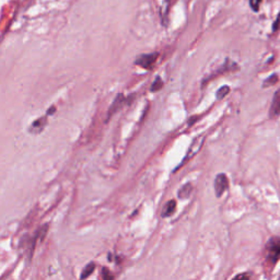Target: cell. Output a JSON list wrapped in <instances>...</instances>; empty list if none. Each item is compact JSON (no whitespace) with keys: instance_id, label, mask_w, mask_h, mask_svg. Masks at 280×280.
<instances>
[{"instance_id":"277c9868","label":"cell","mask_w":280,"mask_h":280,"mask_svg":"<svg viewBox=\"0 0 280 280\" xmlns=\"http://www.w3.org/2000/svg\"><path fill=\"white\" fill-rule=\"evenodd\" d=\"M158 57H159V54H157V53H155V54L141 55L135 60V64L140 66L141 68H145V69H151L155 66Z\"/></svg>"},{"instance_id":"30bf717a","label":"cell","mask_w":280,"mask_h":280,"mask_svg":"<svg viewBox=\"0 0 280 280\" xmlns=\"http://www.w3.org/2000/svg\"><path fill=\"white\" fill-rule=\"evenodd\" d=\"M94 268H96V265H94L93 263L89 264V265L86 268H84V271H83V273L81 275V278L83 279V278H87L88 276H90V275H91L92 272L94 271Z\"/></svg>"},{"instance_id":"8fae6325","label":"cell","mask_w":280,"mask_h":280,"mask_svg":"<svg viewBox=\"0 0 280 280\" xmlns=\"http://www.w3.org/2000/svg\"><path fill=\"white\" fill-rule=\"evenodd\" d=\"M162 87H163V82H162V80H161V78H160V77H157L156 81L153 82L152 87H151V91H152V92L159 91L160 89H162Z\"/></svg>"},{"instance_id":"6da1fadb","label":"cell","mask_w":280,"mask_h":280,"mask_svg":"<svg viewBox=\"0 0 280 280\" xmlns=\"http://www.w3.org/2000/svg\"><path fill=\"white\" fill-rule=\"evenodd\" d=\"M280 261V237H272L265 247V263L267 266H275Z\"/></svg>"},{"instance_id":"9a60e30c","label":"cell","mask_w":280,"mask_h":280,"mask_svg":"<svg viewBox=\"0 0 280 280\" xmlns=\"http://www.w3.org/2000/svg\"><path fill=\"white\" fill-rule=\"evenodd\" d=\"M279 23H280V13H279L278 18H277V21H276V22H275V24H274V30H277V29H278Z\"/></svg>"},{"instance_id":"52a82bcc","label":"cell","mask_w":280,"mask_h":280,"mask_svg":"<svg viewBox=\"0 0 280 280\" xmlns=\"http://www.w3.org/2000/svg\"><path fill=\"white\" fill-rule=\"evenodd\" d=\"M192 192H193V185L191 183H186L178 189L177 196L179 199H186L191 196Z\"/></svg>"},{"instance_id":"4fadbf2b","label":"cell","mask_w":280,"mask_h":280,"mask_svg":"<svg viewBox=\"0 0 280 280\" xmlns=\"http://www.w3.org/2000/svg\"><path fill=\"white\" fill-rule=\"evenodd\" d=\"M277 81H278V76L277 75H272L268 79H266L265 82H264V87H265V86H267V87L273 86V84H275Z\"/></svg>"},{"instance_id":"3957f363","label":"cell","mask_w":280,"mask_h":280,"mask_svg":"<svg viewBox=\"0 0 280 280\" xmlns=\"http://www.w3.org/2000/svg\"><path fill=\"white\" fill-rule=\"evenodd\" d=\"M215 192L217 197H221L229 187V179L224 173H220L215 179Z\"/></svg>"},{"instance_id":"9c48e42d","label":"cell","mask_w":280,"mask_h":280,"mask_svg":"<svg viewBox=\"0 0 280 280\" xmlns=\"http://www.w3.org/2000/svg\"><path fill=\"white\" fill-rule=\"evenodd\" d=\"M230 93V88L229 86H224V87H221L218 91H217V98H218L219 100L221 99H224L225 98L228 94Z\"/></svg>"},{"instance_id":"8992f818","label":"cell","mask_w":280,"mask_h":280,"mask_svg":"<svg viewBox=\"0 0 280 280\" xmlns=\"http://www.w3.org/2000/svg\"><path fill=\"white\" fill-rule=\"evenodd\" d=\"M176 209V202L175 200H168V202L165 205V207L162 209L161 216L163 218H168V217H171L174 213H175Z\"/></svg>"},{"instance_id":"7c38bea8","label":"cell","mask_w":280,"mask_h":280,"mask_svg":"<svg viewBox=\"0 0 280 280\" xmlns=\"http://www.w3.org/2000/svg\"><path fill=\"white\" fill-rule=\"evenodd\" d=\"M250 1V6L253 9V11H258L261 8V3H262V0H248Z\"/></svg>"},{"instance_id":"5b68a950","label":"cell","mask_w":280,"mask_h":280,"mask_svg":"<svg viewBox=\"0 0 280 280\" xmlns=\"http://www.w3.org/2000/svg\"><path fill=\"white\" fill-rule=\"evenodd\" d=\"M279 114H280V89L275 92L271 105V110H269V115H271L272 118L277 117Z\"/></svg>"},{"instance_id":"ba28073f","label":"cell","mask_w":280,"mask_h":280,"mask_svg":"<svg viewBox=\"0 0 280 280\" xmlns=\"http://www.w3.org/2000/svg\"><path fill=\"white\" fill-rule=\"evenodd\" d=\"M168 3H165V6L161 7V23L163 26H168Z\"/></svg>"},{"instance_id":"7a4b0ae2","label":"cell","mask_w":280,"mask_h":280,"mask_svg":"<svg viewBox=\"0 0 280 280\" xmlns=\"http://www.w3.org/2000/svg\"><path fill=\"white\" fill-rule=\"evenodd\" d=\"M204 142H205V137H204V136H199V137H197V138H195V139L193 140L191 146H189V148H188L187 153H186V155H185V157H184L183 161H182L181 163H179L178 167L175 168V171L178 170L179 168H182V167L185 165V163L191 160L192 158H194L195 156L197 155V153L200 151V149H202Z\"/></svg>"},{"instance_id":"5bb4252c","label":"cell","mask_w":280,"mask_h":280,"mask_svg":"<svg viewBox=\"0 0 280 280\" xmlns=\"http://www.w3.org/2000/svg\"><path fill=\"white\" fill-rule=\"evenodd\" d=\"M251 277L250 274H243V275H239V276H236L235 279H248Z\"/></svg>"}]
</instances>
